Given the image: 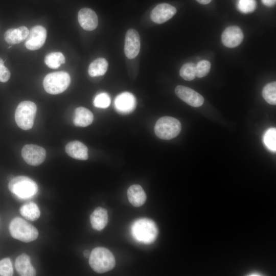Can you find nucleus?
I'll list each match as a JSON object with an SVG mask.
<instances>
[{"label":"nucleus","mask_w":276,"mask_h":276,"mask_svg":"<svg viewBox=\"0 0 276 276\" xmlns=\"http://www.w3.org/2000/svg\"><path fill=\"white\" fill-rule=\"evenodd\" d=\"M130 231L135 240L146 244L154 242L158 234L155 223L147 218H140L134 221L131 226Z\"/></svg>","instance_id":"1"},{"label":"nucleus","mask_w":276,"mask_h":276,"mask_svg":"<svg viewBox=\"0 0 276 276\" xmlns=\"http://www.w3.org/2000/svg\"><path fill=\"white\" fill-rule=\"evenodd\" d=\"M89 264L96 272L102 273L111 270L115 266V258L107 248L97 247L93 249L89 257Z\"/></svg>","instance_id":"2"},{"label":"nucleus","mask_w":276,"mask_h":276,"mask_svg":"<svg viewBox=\"0 0 276 276\" xmlns=\"http://www.w3.org/2000/svg\"><path fill=\"white\" fill-rule=\"evenodd\" d=\"M8 187L12 193L21 199L33 197L38 191L36 183L30 178L25 176L13 178L10 180Z\"/></svg>","instance_id":"3"},{"label":"nucleus","mask_w":276,"mask_h":276,"mask_svg":"<svg viewBox=\"0 0 276 276\" xmlns=\"http://www.w3.org/2000/svg\"><path fill=\"white\" fill-rule=\"evenodd\" d=\"M9 231L13 238L25 242L33 241L38 236L36 227L19 217L12 220L9 225Z\"/></svg>","instance_id":"4"},{"label":"nucleus","mask_w":276,"mask_h":276,"mask_svg":"<svg viewBox=\"0 0 276 276\" xmlns=\"http://www.w3.org/2000/svg\"><path fill=\"white\" fill-rule=\"evenodd\" d=\"M70 82L69 74L65 72L60 71L47 75L44 78L43 85L48 93L57 95L65 90Z\"/></svg>","instance_id":"5"},{"label":"nucleus","mask_w":276,"mask_h":276,"mask_svg":"<svg viewBox=\"0 0 276 276\" xmlns=\"http://www.w3.org/2000/svg\"><path fill=\"white\" fill-rule=\"evenodd\" d=\"M181 128L180 122L171 117H163L156 122L154 131L156 136L165 140L175 137L180 133Z\"/></svg>","instance_id":"6"},{"label":"nucleus","mask_w":276,"mask_h":276,"mask_svg":"<svg viewBox=\"0 0 276 276\" xmlns=\"http://www.w3.org/2000/svg\"><path fill=\"white\" fill-rule=\"evenodd\" d=\"M37 106L30 101L20 102L15 112V120L18 126L23 130L31 129L34 123Z\"/></svg>","instance_id":"7"},{"label":"nucleus","mask_w":276,"mask_h":276,"mask_svg":"<svg viewBox=\"0 0 276 276\" xmlns=\"http://www.w3.org/2000/svg\"><path fill=\"white\" fill-rule=\"evenodd\" d=\"M21 155L28 164L36 166L44 162L46 157V151L43 148L39 146L27 144L23 147Z\"/></svg>","instance_id":"8"},{"label":"nucleus","mask_w":276,"mask_h":276,"mask_svg":"<svg viewBox=\"0 0 276 276\" xmlns=\"http://www.w3.org/2000/svg\"><path fill=\"white\" fill-rule=\"evenodd\" d=\"M46 38L45 29L41 26H35L29 31L26 39L25 46L30 50H38L44 44Z\"/></svg>","instance_id":"9"},{"label":"nucleus","mask_w":276,"mask_h":276,"mask_svg":"<svg viewBox=\"0 0 276 276\" xmlns=\"http://www.w3.org/2000/svg\"><path fill=\"white\" fill-rule=\"evenodd\" d=\"M136 100L134 96L129 92L118 95L114 99V107L120 114L125 115L132 112L135 108Z\"/></svg>","instance_id":"10"},{"label":"nucleus","mask_w":276,"mask_h":276,"mask_svg":"<svg viewBox=\"0 0 276 276\" xmlns=\"http://www.w3.org/2000/svg\"><path fill=\"white\" fill-rule=\"evenodd\" d=\"M177 96L193 107H200L203 104V97L193 89L182 85H178L175 89Z\"/></svg>","instance_id":"11"},{"label":"nucleus","mask_w":276,"mask_h":276,"mask_svg":"<svg viewBox=\"0 0 276 276\" xmlns=\"http://www.w3.org/2000/svg\"><path fill=\"white\" fill-rule=\"evenodd\" d=\"M140 37L138 32L133 29H129L125 35L124 52L130 59L134 58L140 50Z\"/></svg>","instance_id":"12"},{"label":"nucleus","mask_w":276,"mask_h":276,"mask_svg":"<svg viewBox=\"0 0 276 276\" xmlns=\"http://www.w3.org/2000/svg\"><path fill=\"white\" fill-rule=\"evenodd\" d=\"M176 9L173 6L163 3L157 5L151 11L150 17L155 23L160 24L171 18L176 13Z\"/></svg>","instance_id":"13"},{"label":"nucleus","mask_w":276,"mask_h":276,"mask_svg":"<svg viewBox=\"0 0 276 276\" xmlns=\"http://www.w3.org/2000/svg\"><path fill=\"white\" fill-rule=\"evenodd\" d=\"M243 39V34L241 29L237 26H230L226 28L221 35L223 44L228 48H235L239 45Z\"/></svg>","instance_id":"14"},{"label":"nucleus","mask_w":276,"mask_h":276,"mask_svg":"<svg viewBox=\"0 0 276 276\" xmlns=\"http://www.w3.org/2000/svg\"><path fill=\"white\" fill-rule=\"evenodd\" d=\"M78 20L81 27L86 31L95 30L98 24V16L94 11L88 8L80 10Z\"/></svg>","instance_id":"15"},{"label":"nucleus","mask_w":276,"mask_h":276,"mask_svg":"<svg viewBox=\"0 0 276 276\" xmlns=\"http://www.w3.org/2000/svg\"><path fill=\"white\" fill-rule=\"evenodd\" d=\"M66 153L71 157L79 160L88 159V149L82 142L74 141L69 142L65 146Z\"/></svg>","instance_id":"16"},{"label":"nucleus","mask_w":276,"mask_h":276,"mask_svg":"<svg viewBox=\"0 0 276 276\" xmlns=\"http://www.w3.org/2000/svg\"><path fill=\"white\" fill-rule=\"evenodd\" d=\"M15 267L19 275L22 276H33L36 275V270L32 266L30 257L22 254L16 259Z\"/></svg>","instance_id":"17"},{"label":"nucleus","mask_w":276,"mask_h":276,"mask_svg":"<svg viewBox=\"0 0 276 276\" xmlns=\"http://www.w3.org/2000/svg\"><path fill=\"white\" fill-rule=\"evenodd\" d=\"M29 31L25 26H21L15 29H9L4 34L6 41L10 44L19 43L26 40Z\"/></svg>","instance_id":"18"},{"label":"nucleus","mask_w":276,"mask_h":276,"mask_svg":"<svg viewBox=\"0 0 276 276\" xmlns=\"http://www.w3.org/2000/svg\"><path fill=\"white\" fill-rule=\"evenodd\" d=\"M127 197L129 202L135 207L144 204L147 199L144 190L139 185H133L129 187L127 190Z\"/></svg>","instance_id":"19"},{"label":"nucleus","mask_w":276,"mask_h":276,"mask_svg":"<svg viewBox=\"0 0 276 276\" xmlns=\"http://www.w3.org/2000/svg\"><path fill=\"white\" fill-rule=\"evenodd\" d=\"M90 220L94 229L99 231L102 230L108 221L107 210L101 207L96 208L90 215Z\"/></svg>","instance_id":"20"},{"label":"nucleus","mask_w":276,"mask_h":276,"mask_svg":"<svg viewBox=\"0 0 276 276\" xmlns=\"http://www.w3.org/2000/svg\"><path fill=\"white\" fill-rule=\"evenodd\" d=\"M94 120L93 113L83 107L75 109L73 123L76 126L86 127L91 124Z\"/></svg>","instance_id":"21"},{"label":"nucleus","mask_w":276,"mask_h":276,"mask_svg":"<svg viewBox=\"0 0 276 276\" xmlns=\"http://www.w3.org/2000/svg\"><path fill=\"white\" fill-rule=\"evenodd\" d=\"M108 63L103 58H98L89 65L88 72L90 77H98L104 75L108 68Z\"/></svg>","instance_id":"22"},{"label":"nucleus","mask_w":276,"mask_h":276,"mask_svg":"<svg viewBox=\"0 0 276 276\" xmlns=\"http://www.w3.org/2000/svg\"><path fill=\"white\" fill-rule=\"evenodd\" d=\"M21 215L31 221L37 220L40 216V212L37 205L32 202L25 204L20 209Z\"/></svg>","instance_id":"23"},{"label":"nucleus","mask_w":276,"mask_h":276,"mask_svg":"<svg viewBox=\"0 0 276 276\" xmlns=\"http://www.w3.org/2000/svg\"><path fill=\"white\" fill-rule=\"evenodd\" d=\"M64 55L60 52H52L46 55L44 62L50 68L55 69L65 63Z\"/></svg>","instance_id":"24"},{"label":"nucleus","mask_w":276,"mask_h":276,"mask_svg":"<svg viewBox=\"0 0 276 276\" xmlns=\"http://www.w3.org/2000/svg\"><path fill=\"white\" fill-rule=\"evenodd\" d=\"M262 96L265 100L271 105L276 104V82H272L266 84L262 90Z\"/></svg>","instance_id":"25"},{"label":"nucleus","mask_w":276,"mask_h":276,"mask_svg":"<svg viewBox=\"0 0 276 276\" xmlns=\"http://www.w3.org/2000/svg\"><path fill=\"white\" fill-rule=\"evenodd\" d=\"M196 65L194 63L189 62L183 64L179 71L181 78L187 81H191L196 77Z\"/></svg>","instance_id":"26"},{"label":"nucleus","mask_w":276,"mask_h":276,"mask_svg":"<svg viewBox=\"0 0 276 276\" xmlns=\"http://www.w3.org/2000/svg\"><path fill=\"white\" fill-rule=\"evenodd\" d=\"M264 142L266 147L272 152L276 150V129L271 128L268 129L264 135Z\"/></svg>","instance_id":"27"},{"label":"nucleus","mask_w":276,"mask_h":276,"mask_svg":"<svg viewBox=\"0 0 276 276\" xmlns=\"http://www.w3.org/2000/svg\"><path fill=\"white\" fill-rule=\"evenodd\" d=\"M110 98L106 93H101L94 98V105L99 108H106L110 104Z\"/></svg>","instance_id":"28"},{"label":"nucleus","mask_w":276,"mask_h":276,"mask_svg":"<svg viewBox=\"0 0 276 276\" xmlns=\"http://www.w3.org/2000/svg\"><path fill=\"white\" fill-rule=\"evenodd\" d=\"M257 6L256 0H239L237 7L243 13L253 12Z\"/></svg>","instance_id":"29"},{"label":"nucleus","mask_w":276,"mask_h":276,"mask_svg":"<svg viewBox=\"0 0 276 276\" xmlns=\"http://www.w3.org/2000/svg\"><path fill=\"white\" fill-rule=\"evenodd\" d=\"M211 63L207 60H201L196 65V76L202 78L206 76L210 72Z\"/></svg>","instance_id":"30"},{"label":"nucleus","mask_w":276,"mask_h":276,"mask_svg":"<svg viewBox=\"0 0 276 276\" xmlns=\"http://www.w3.org/2000/svg\"><path fill=\"white\" fill-rule=\"evenodd\" d=\"M13 274V269L11 261L9 258H5L0 261V275L11 276Z\"/></svg>","instance_id":"31"},{"label":"nucleus","mask_w":276,"mask_h":276,"mask_svg":"<svg viewBox=\"0 0 276 276\" xmlns=\"http://www.w3.org/2000/svg\"><path fill=\"white\" fill-rule=\"evenodd\" d=\"M10 77L9 70L4 65H0V81L6 82L8 81Z\"/></svg>","instance_id":"32"},{"label":"nucleus","mask_w":276,"mask_h":276,"mask_svg":"<svg viewBox=\"0 0 276 276\" xmlns=\"http://www.w3.org/2000/svg\"><path fill=\"white\" fill-rule=\"evenodd\" d=\"M262 3L268 7H272L275 4L276 0H261Z\"/></svg>","instance_id":"33"},{"label":"nucleus","mask_w":276,"mask_h":276,"mask_svg":"<svg viewBox=\"0 0 276 276\" xmlns=\"http://www.w3.org/2000/svg\"><path fill=\"white\" fill-rule=\"evenodd\" d=\"M199 3L205 5L210 3L212 0H196Z\"/></svg>","instance_id":"34"},{"label":"nucleus","mask_w":276,"mask_h":276,"mask_svg":"<svg viewBox=\"0 0 276 276\" xmlns=\"http://www.w3.org/2000/svg\"><path fill=\"white\" fill-rule=\"evenodd\" d=\"M90 253L89 251L88 250H85L83 252V255L85 258H89V257L90 256Z\"/></svg>","instance_id":"35"},{"label":"nucleus","mask_w":276,"mask_h":276,"mask_svg":"<svg viewBox=\"0 0 276 276\" xmlns=\"http://www.w3.org/2000/svg\"><path fill=\"white\" fill-rule=\"evenodd\" d=\"M258 272H252L250 273V275H260Z\"/></svg>","instance_id":"36"},{"label":"nucleus","mask_w":276,"mask_h":276,"mask_svg":"<svg viewBox=\"0 0 276 276\" xmlns=\"http://www.w3.org/2000/svg\"><path fill=\"white\" fill-rule=\"evenodd\" d=\"M4 64V62L3 59L0 58V65Z\"/></svg>","instance_id":"37"}]
</instances>
